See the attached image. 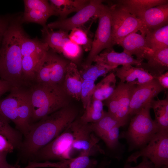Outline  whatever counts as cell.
<instances>
[{"label": "cell", "mask_w": 168, "mask_h": 168, "mask_svg": "<svg viewBox=\"0 0 168 168\" xmlns=\"http://www.w3.org/2000/svg\"><path fill=\"white\" fill-rule=\"evenodd\" d=\"M48 44L37 38L31 39L25 33L23 36L21 46L22 57L29 54L49 49Z\"/></svg>", "instance_id": "d6a6232c"}, {"label": "cell", "mask_w": 168, "mask_h": 168, "mask_svg": "<svg viewBox=\"0 0 168 168\" xmlns=\"http://www.w3.org/2000/svg\"><path fill=\"white\" fill-rule=\"evenodd\" d=\"M11 21L3 36L0 52V78L11 89L27 88L23 76L21 46L24 33L21 19Z\"/></svg>", "instance_id": "7a4b0ae2"}, {"label": "cell", "mask_w": 168, "mask_h": 168, "mask_svg": "<svg viewBox=\"0 0 168 168\" xmlns=\"http://www.w3.org/2000/svg\"><path fill=\"white\" fill-rule=\"evenodd\" d=\"M103 2L101 0H90L87 5L73 16L51 22L46 26L53 30L58 29L68 32L74 28L83 27L90 19L98 18Z\"/></svg>", "instance_id": "30bf717a"}, {"label": "cell", "mask_w": 168, "mask_h": 168, "mask_svg": "<svg viewBox=\"0 0 168 168\" xmlns=\"http://www.w3.org/2000/svg\"><path fill=\"white\" fill-rule=\"evenodd\" d=\"M98 26L91 49L83 64L90 65L94 58L104 49L112 48L111 13L110 5L103 4L99 15Z\"/></svg>", "instance_id": "9c48e42d"}, {"label": "cell", "mask_w": 168, "mask_h": 168, "mask_svg": "<svg viewBox=\"0 0 168 168\" xmlns=\"http://www.w3.org/2000/svg\"><path fill=\"white\" fill-rule=\"evenodd\" d=\"M90 0H50L49 2L55 13L60 19L66 18L73 12H77L89 2Z\"/></svg>", "instance_id": "7402d4cb"}, {"label": "cell", "mask_w": 168, "mask_h": 168, "mask_svg": "<svg viewBox=\"0 0 168 168\" xmlns=\"http://www.w3.org/2000/svg\"><path fill=\"white\" fill-rule=\"evenodd\" d=\"M70 62L49 49L36 69L34 83L63 86L67 67Z\"/></svg>", "instance_id": "52a82bcc"}, {"label": "cell", "mask_w": 168, "mask_h": 168, "mask_svg": "<svg viewBox=\"0 0 168 168\" xmlns=\"http://www.w3.org/2000/svg\"><path fill=\"white\" fill-rule=\"evenodd\" d=\"M100 63L110 67L114 70L119 65L140 66L143 61L133 58L124 52H116L112 48L106 49L94 59L93 62Z\"/></svg>", "instance_id": "2e32d148"}, {"label": "cell", "mask_w": 168, "mask_h": 168, "mask_svg": "<svg viewBox=\"0 0 168 168\" xmlns=\"http://www.w3.org/2000/svg\"><path fill=\"white\" fill-rule=\"evenodd\" d=\"M116 77L114 73L111 72L95 85L92 99L102 101L107 99L116 87Z\"/></svg>", "instance_id": "484cf974"}, {"label": "cell", "mask_w": 168, "mask_h": 168, "mask_svg": "<svg viewBox=\"0 0 168 168\" xmlns=\"http://www.w3.org/2000/svg\"><path fill=\"white\" fill-rule=\"evenodd\" d=\"M82 124L80 119H76L58 136L40 149L29 162L71 158L72 146Z\"/></svg>", "instance_id": "5b68a950"}, {"label": "cell", "mask_w": 168, "mask_h": 168, "mask_svg": "<svg viewBox=\"0 0 168 168\" xmlns=\"http://www.w3.org/2000/svg\"><path fill=\"white\" fill-rule=\"evenodd\" d=\"M100 168H105L102 167ZM123 168H155L154 165L147 158L142 157L141 162L138 165L133 166L131 163L126 162Z\"/></svg>", "instance_id": "ab89813d"}, {"label": "cell", "mask_w": 168, "mask_h": 168, "mask_svg": "<svg viewBox=\"0 0 168 168\" xmlns=\"http://www.w3.org/2000/svg\"><path fill=\"white\" fill-rule=\"evenodd\" d=\"M90 156L81 154L75 158L65 159L56 162L49 161L28 162L24 168L52 167L54 168H94L97 164L96 160L91 159Z\"/></svg>", "instance_id": "4fadbf2b"}, {"label": "cell", "mask_w": 168, "mask_h": 168, "mask_svg": "<svg viewBox=\"0 0 168 168\" xmlns=\"http://www.w3.org/2000/svg\"><path fill=\"white\" fill-rule=\"evenodd\" d=\"M9 122L0 114V134L5 137L14 148L20 149L23 140L22 134L9 124Z\"/></svg>", "instance_id": "f1b7e54d"}, {"label": "cell", "mask_w": 168, "mask_h": 168, "mask_svg": "<svg viewBox=\"0 0 168 168\" xmlns=\"http://www.w3.org/2000/svg\"><path fill=\"white\" fill-rule=\"evenodd\" d=\"M83 49L81 46L69 39L63 46L61 54L66 59L71 60V62L74 63L80 58Z\"/></svg>", "instance_id": "836d02e7"}, {"label": "cell", "mask_w": 168, "mask_h": 168, "mask_svg": "<svg viewBox=\"0 0 168 168\" xmlns=\"http://www.w3.org/2000/svg\"><path fill=\"white\" fill-rule=\"evenodd\" d=\"M41 31L43 41L48 44L50 49L61 54L63 46L69 39V32L61 30L54 31L47 28L46 26L43 27Z\"/></svg>", "instance_id": "603a6c76"}, {"label": "cell", "mask_w": 168, "mask_h": 168, "mask_svg": "<svg viewBox=\"0 0 168 168\" xmlns=\"http://www.w3.org/2000/svg\"><path fill=\"white\" fill-rule=\"evenodd\" d=\"M120 127V125L114 127L101 138L111 149H115L119 145V140Z\"/></svg>", "instance_id": "d590c367"}, {"label": "cell", "mask_w": 168, "mask_h": 168, "mask_svg": "<svg viewBox=\"0 0 168 168\" xmlns=\"http://www.w3.org/2000/svg\"><path fill=\"white\" fill-rule=\"evenodd\" d=\"M113 71L116 77L120 82L139 86L147 83L155 78L148 71L138 67L132 65H123Z\"/></svg>", "instance_id": "e0dca14e"}, {"label": "cell", "mask_w": 168, "mask_h": 168, "mask_svg": "<svg viewBox=\"0 0 168 168\" xmlns=\"http://www.w3.org/2000/svg\"><path fill=\"white\" fill-rule=\"evenodd\" d=\"M119 88L118 107L115 118L121 127L126 124L129 118V105L133 92L137 85L120 82L117 85Z\"/></svg>", "instance_id": "d6986e66"}, {"label": "cell", "mask_w": 168, "mask_h": 168, "mask_svg": "<svg viewBox=\"0 0 168 168\" xmlns=\"http://www.w3.org/2000/svg\"><path fill=\"white\" fill-rule=\"evenodd\" d=\"M88 30L83 27L74 28L69 34V40L81 46L86 51L91 49L93 40L89 36Z\"/></svg>", "instance_id": "1f68e13d"}, {"label": "cell", "mask_w": 168, "mask_h": 168, "mask_svg": "<svg viewBox=\"0 0 168 168\" xmlns=\"http://www.w3.org/2000/svg\"><path fill=\"white\" fill-rule=\"evenodd\" d=\"M112 68L100 63H96L94 65L83 66L79 71L83 80H88L94 81L99 77L105 76L110 71L114 70Z\"/></svg>", "instance_id": "4dcf8cb0"}, {"label": "cell", "mask_w": 168, "mask_h": 168, "mask_svg": "<svg viewBox=\"0 0 168 168\" xmlns=\"http://www.w3.org/2000/svg\"><path fill=\"white\" fill-rule=\"evenodd\" d=\"M116 3L137 17L151 8L168 3L167 0H120Z\"/></svg>", "instance_id": "cb8c5ba5"}, {"label": "cell", "mask_w": 168, "mask_h": 168, "mask_svg": "<svg viewBox=\"0 0 168 168\" xmlns=\"http://www.w3.org/2000/svg\"><path fill=\"white\" fill-rule=\"evenodd\" d=\"M143 26L142 34L147 30L155 29L168 25V3L151 8L139 14Z\"/></svg>", "instance_id": "9a60e30c"}, {"label": "cell", "mask_w": 168, "mask_h": 168, "mask_svg": "<svg viewBox=\"0 0 168 168\" xmlns=\"http://www.w3.org/2000/svg\"><path fill=\"white\" fill-rule=\"evenodd\" d=\"M93 132L101 139L113 127L120 124L116 118L108 112L97 121L90 124Z\"/></svg>", "instance_id": "f546056e"}, {"label": "cell", "mask_w": 168, "mask_h": 168, "mask_svg": "<svg viewBox=\"0 0 168 168\" xmlns=\"http://www.w3.org/2000/svg\"><path fill=\"white\" fill-rule=\"evenodd\" d=\"M162 168H168V166H166L163 167Z\"/></svg>", "instance_id": "f6af8a7d"}, {"label": "cell", "mask_w": 168, "mask_h": 168, "mask_svg": "<svg viewBox=\"0 0 168 168\" xmlns=\"http://www.w3.org/2000/svg\"><path fill=\"white\" fill-rule=\"evenodd\" d=\"M77 115L76 110L68 105L32 124L19 150L20 160L30 161L40 149L58 136L73 122Z\"/></svg>", "instance_id": "6da1fadb"}, {"label": "cell", "mask_w": 168, "mask_h": 168, "mask_svg": "<svg viewBox=\"0 0 168 168\" xmlns=\"http://www.w3.org/2000/svg\"><path fill=\"white\" fill-rule=\"evenodd\" d=\"M83 81L76 64L70 61L67 67L63 85L68 95L80 100Z\"/></svg>", "instance_id": "44dd1931"}, {"label": "cell", "mask_w": 168, "mask_h": 168, "mask_svg": "<svg viewBox=\"0 0 168 168\" xmlns=\"http://www.w3.org/2000/svg\"><path fill=\"white\" fill-rule=\"evenodd\" d=\"M95 82L90 80H83L80 93V100L84 109L92 99L95 86Z\"/></svg>", "instance_id": "e575fe53"}, {"label": "cell", "mask_w": 168, "mask_h": 168, "mask_svg": "<svg viewBox=\"0 0 168 168\" xmlns=\"http://www.w3.org/2000/svg\"><path fill=\"white\" fill-rule=\"evenodd\" d=\"M90 124L83 123L72 146L73 150L80 152L81 154L90 156L94 149L102 150L97 144L99 139L93 133Z\"/></svg>", "instance_id": "ac0fdd59"}, {"label": "cell", "mask_w": 168, "mask_h": 168, "mask_svg": "<svg viewBox=\"0 0 168 168\" xmlns=\"http://www.w3.org/2000/svg\"><path fill=\"white\" fill-rule=\"evenodd\" d=\"M123 49V52L136 59L143 61L144 55L151 49L146 44L144 35L137 32L132 33L122 40L118 44Z\"/></svg>", "instance_id": "ffe728a7"}, {"label": "cell", "mask_w": 168, "mask_h": 168, "mask_svg": "<svg viewBox=\"0 0 168 168\" xmlns=\"http://www.w3.org/2000/svg\"><path fill=\"white\" fill-rule=\"evenodd\" d=\"M8 153L6 152H0V167L9 166L6 160V157Z\"/></svg>", "instance_id": "7bdbcfd3"}, {"label": "cell", "mask_w": 168, "mask_h": 168, "mask_svg": "<svg viewBox=\"0 0 168 168\" xmlns=\"http://www.w3.org/2000/svg\"><path fill=\"white\" fill-rule=\"evenodd\" d=\"M25 10L21 21L34 22L43 27L51 16L55 13L49 1L45 0H25Z\"/></svg>", "instance_id": "7c38bea8"}, {"label": "cell", "mask_w": 168, "mask_h": 168, "mask_svg": "<svg viewBox=\"0 0 168 168\" xmlns=\"http://www.w3.org/2000/svg\"><path fill=\"white\" fill-rule=\"evenodd\" d=\"M151 108L154 111V120L159 130L168 131V99L152 100L150 103Z\"/></svg>", "instance_id": "4316f807"}, {"label": "cell", "mask_w": 168, "mask_h": 168, "mask_svg": "<svg viewBox=\"0 0 168 168\" xmlns=\"http://www.w3.org/2000/svg\"><path fill=\"white\" fill-rule=\"evenodd\" d=\"M141 157L147 158L155 168L168 166V131L159 130L146 146L132 153L126 162L136 163Z\"/></svg>", "instance_id": "8992f818"}, {"label": "cell", "mask_w": 168, "mask_h": 168, "mask_svg": "<svg viewBox=\"0 0 168 168\" xmlns=\"http://www.w3.org/2000/svg\"><path fill=\"white\" fill-rule=\"evenodd\" d=\"M11 21L8 16H0V52L3 36Z\"/></svg>", "instance_id": "74e56055"}, {"label": "cell", "mask_w": 168, "mask_h": 168, "mask_svg": "<svg viewBox=\"0 0 168 168\" xmlns=\"http://www.w3.org/2000/svg\"><path fill=\"white\" fill-rule=\"evenodd\" d=\"M150 103L132 116L127 129L122 132L119 138H124L129 152L139 150L144 147L159 130L151 118Z\"/></svg>", "instance_id": "277c9868"}, {"label": "cell", "mask_w": 168, "mask_h": 168, "mask_svg": "<svg viewBox=\"0 0 168 168\" xmlns=\"http://www.w3.org/2000/svg\"><path fill=\"white\" fill-rule=\"evenodd\" d=\"M102 101L92 99L89 104L85 109V111L80 119L85 124L96 122L104 115L105 111L103 109Z\"/></svg>", "instance_id": "83f0119b"}, {"label": "cell", "mask_w": 168, "mask_h": 168, "mask_svg": "<svg viewBox=\"0 0 168 168\" xmlns=\"http://www.w3.org/2000/svg\"><path fill=\"white\" fill-rule=\"evenodd\" d=\"M14 149L13 146L7 139L0 134V152L11 153Z\"/></svg>", "instance_id": "f35d334b"}, {"label": "cell", "mask_w": 168, "mask_h": 168, "mask_svg": "<svg viewBox=\"0 0 168 168\" xmlns=\"http://www.w3.org/2000/svg\"><path fill=\"white\" fill-rule=\"evenodd\" d=\"M28 89L32 110V124L69 105L68 94L63 86L35 83Z\"/></svg>", "instance_id": "3957f363"}, {"label": "cell", "mask_w": 168, "mask_h": 168, "mask_svg": "<svg viewBox=\"0 0 168 168\" xmlns=\"http://www.w3.org/2000/svg\"><path fill=\"white\" fill-rule=\"evenodd\" d=\"M147 47L153 50L168 48V25L146 30L144 33Z\"/></svg>", "instance_id": "d4e9b609"}, {"label": "cell", "mask_w": 168, "mask_h": 168, "mask_svg": "<svg viewBox=\"0 0 168 168\" xmlns=\"http://www.w3.org/2000/svg\"><path fill=\"white\" fill-rule=\"evenodd\" d=\"M164 89L156 78L142 85L137 86L132 96L129 105V118L150 104Z\"/></svg>", "instance_id": "8fae6325"}, {"label": "cell", "mask_w": 168, "mask_h": 168, "mask_svg": "<svg viewBox=\"0 0 168 168\" xmlns=\"http://www.w3.org/2000/svg\"><path fill=\"white\" fill-rule=\"evenodd\" d=\"M0 168H21L20 166L18 165H10L9 166H2L0 167Z\"/></svg>", "instance_id": "ee69618b"}, {"label": "cell", "mask_w": 168, "mask_h": 168, "mask_svg": "<svg viewBox=\"0 0 168 168\" xmlns=\"http://www.w3.org/2000/svg\"><path fill=\"white\" fill-rule=\"evenodd\" d=\"M144 59L147 60V63L143 62L138 67L146 70L155 78L168 69V48L156 50L151 49L146 53Z\"/></svg>", "instance_id": "5bb4252c"}, {"label": "cell", "mask_w": 168, "mask_h": 168, "mask_svg": "<svg viewBox=\"0 0 168 168\" xmlns=\"http://www.w3.org/2000/svg\"><path fill=\"white\" fill-rule=\"evenodd\" d=\"M34 168V167H33V168Z\"/></svg>", "instance_id": "bcb514c9"}, {"label": "cell", "mask_w": 168, "mask_h": 168, "mask_svg": "<svg viewBox=\"0 0 168 168\" xmlns=\"http://www.w3.org/2000/svg\"><path fill=\"white\" fill-rule=\"evenodd\" d=\"M160 85L165 90L168 88V72L166 71L155 78Z\"/></svg>", "instance_id": "60d3db41"}, {"label": "cell", "mask_w": 168, "mask_h": 168, "mask_svg": "<svg viewBox=\"0 0 168 168\" xmlns=\"http://www.w3.org/2000/svg\"><path fill=\"white\" fill-rule=\"evenodd\" d=\"M111 13L112 44L113 47L128 35L139 31L143 26L140 19L131 14L116 3L110 5Z\"/></svg>", "instance_id": "ba28073f"}, {"label": "cell", "mask_w": 168, "mask_h": 168, "mask_svg": "<svg viewBox=\"0 0 168 168\" xmlns=\"http://www.w3.org/2000/svg\"><path fill=\"white\" fill-rule=\"evenodd\" d=\"M11 89L8 83L6 81L0 78V99L1 96L5 93Z\"/></svg>", "instance_id": "b9f144b4"}, {"label": "cell", "mask_w": 168, "mask_h": 168, "mask_svg": "<svg viewBox=\"0 0 168 168\" xmlns=\"http://www.w3.org/2000/svg\"><path fill=\"white\" fill-rule=\"evenodd\" d=\"M119 93V88L117 86L112 94L105 100L108 108L107 112L115 118L118 107Z\"/></svg>", "instance_id": "8d00e7d4"}]
</instances>
